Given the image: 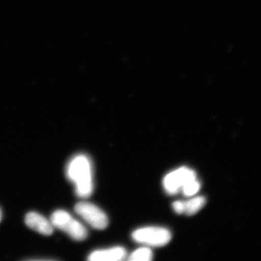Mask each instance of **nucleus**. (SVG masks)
I'll list each match as a JSON object with an SVG mask.
<instances>
[{
	"label": "nucleus",
	"mask_w": 261,
	"mask_h": 261,
	"mask_svg": "<svg viewBox=\"0 0 261 261\" xmlns=\"http://www.w3.org/2000/svg\"><path fill=\"white\" fill-rule=\"evenodd\" d=\"M67 178L73 183L78 197L87 198L94 190L93 168L88 156L84 154L73 156L65 169Z\"/></svg>",
	"instance_id": "nucleus-1"
},
{
	"label": "nucleus",
	"mask_w": 261,
	"mask_h": 261,
	"mask_svg": "<svg viewBox=\"0 0 261 261\" xmlns=\"http://www.w3.org/2000/svg\"><path fill=\"white\" fill-rule=\"evenodd\" d=\"M50 221L54 227L64 231L76 241H82L87 238L88 232L85 226L67 211H55L51 215Z\"/></svg>",
	"instance_id": "nucleus-2"
},
{
	"label": "nucleus",
	"mask_w": 261,
	"mask_h": 261,
	"mask_svg": "<svg viewBox=\"0 0 261 261\" xmlns=\"http://www.w3.org/2000/svg\"><path fill=\"white\" fill-rule=\"evenodd\" d=\"M172 235L168 228L158 226L139 228L132 233V239L147 247H163L171 241Z\"/></svg>",
	"instance_id": "nucleus-3"
},
{
	"label": "nucleus",
	"mask_w": 261,
	"mask_h": 261,
	"mask_svg": "<svg viewBox=\"0 0 261 261\" xmlns=\"http://www.w3.org/2000/svg\"><path fill=\"white\" fill-rule=\"evenodd\" d=\"M197 178L194 170L187 167L178 168L168 173L163 178V185L168 195H176L188 182Z\"/></svg>",
	"instance_id": "nucleus-4"
},
{
	"label": "nucleus",
	"mask_w": 261,
	"mask_h": 261,
	"mask_svg": "<svg viewBox=\"0 0 261 261\" xmlns=\"http://www.w3.org/2000/svg\"><path fill=\"white\" fill-rule=\"evenodd\" d=\"M75 212L96 229H105L108 226L107 215L93 203L88 202H79L75 206Z\"/></svg>",
	"instance_id": "nucleus-5"
},
{
	"label": "nucleus",
	"mask_w": 261,
	"mask_h": 261,
	"mask_svg": "<svg viewBox=\"0 0 261 261\" xmlns=\"http://www.w3.org/2000/svg\"><path fill=\"white\" fill-rule=\"evenodd\" d=\"M25 223L29 228L44 236H49L54 231L55 227L51 221L37 212L27 214L25 218Z\"/></svg>",
	"instance_id": "nucleus-6"
},
{
	"label": "nucleus",
	"mask_w": 261,
	"mask_h": 261,
	"mask_svg": "<svg viewBox=\"0 0 261 261\" xmlns=\"http://www.w3.org/2000/svg\"><path fill=\"white\" fill-rule=\"evenodd\" d=\"M127 257V252L124 247L116 246L107 249L94 250L88 257L90 261H120Z\"/></svg>",
	"instance_id": "nucleus-7"
},
{
	"label": "nucleus",
	"mask_w": 261,
	"mask_h": 261,
	"mask_svg": "<svg viewBox=\"0 0 261 261\" xmlns=\"http://www.w3.org/2000/svg\"><path fill=\"white\" fill-rule=\"evenodd\" d=\"M206 199L202 196H197L190 200L183 201V214L192 216L199 212L205 206Z\"/></svg>",
	"instance_id": "nucleus-8"
},
{
	"label": "nucleus",
	"mask_w": 261,
	"mask_h": 261,
	"mask_svg": "<svg viewBox=\"0 0 261 261\" xmlns=\"http://www.w3.org/2000/svg\"><path fill=\"white\" fill-rule=\"evenodd\" d=\"M153 257L152 250L149 247H142L132 252L128 257L132 261H149Z\"/></svg>",
	"instance_id": "nucleus-9"
},
{
	"label": "nucleus",
	"mask_w": 261,
	"mask_h": 261,
	"mask_svg": "<svg viewBox=\"0 0 261 261\" xmlns=\"http://www.w3.org/2000/svg\"><path fill=\"white\" fill-rule=\"evenodd\" d=\"M201 185L200 181L196 178L192 181L188 182L181 189V192L185 197H190L195 196L200 190Z\"/></svg>",
	"instance_id": "nucleus-10"
},
{
	"label": "nucleus",
	"mask_w": 261,
	"mask_h": 261,
	"mask_svg": "<svg viewBox=\"0 0 261 261\" xmlns=\"http://www.w3.org/2000/svg\"><path fill=\"white\" fill-rule=\"evenodd\" d=\"M2 216H3V215H2V211L0 210V222H1L2 221Z\"/></svg>",
	"instance_id": "nucleus-11"
}]
</instances>
